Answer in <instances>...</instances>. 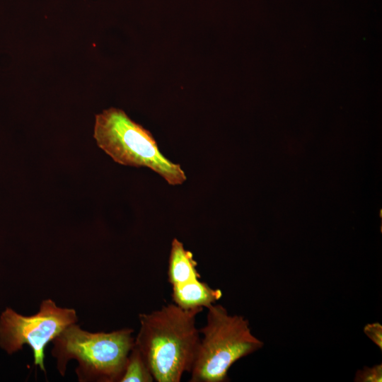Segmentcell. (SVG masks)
Returning <instances> with one entry per match:
<instances>
[{"instance_id": "6da1fadb", "label": "cell", "mask_w": 382, "mask_h": 382, "mask_svg": "<svg viewBox=\"0 0 382 382\" xmlns=\"http://www.w3.org/2000/svg\"><path fill=\"white\" fill-rule=\"evenodd\" d=\"M203 308L183 309L175 303L139 316L134 345L141 353L154 379L179 382L190 373L200 342L195 319Z\"/></svg>"}, {"instance_id": "7a4b0ae2", "label": "cell", "mask_w": 382, "mask_h": 382, "mask_svg": "<svg viewBox=\"0 0 382 382\" xmlns=\"http://www.w3.org/2000/svg\"><path fill=\"white\" fill-rule=\"evenodd\" d=\"M133 332L124 328L90 332L76 323L70 325L52 340V354L57 359L58 371L64 376L68 362L76 359L79 381H120L134 344Z\"/></svg>"}, {"instance_id": "3957f363", "label": "cell", "mask_w": 382, "mask_h": 382, "mask_svg": "<svg viewBox=\"0 0 382 382\" xmlns=\"http://www.w3.org/2000/svg\"><path fill=\"white\" fill-rule=\"evenodd\" d=\"M207 322L199 330L200 339L192 366L191 382H224L228 371L238 359L264 345L251 332L242 316L230 315L220 304L207 308Z\"/></svg>"}, {"instance_id": "277c9868", "label": "cell", "mask_w": 382, "mask_h": 382, "mask_svg": "<svg viewBox=\"0 0 382 382\" xmlns=\"http://www.w3.org/2000/svg\"><path fill=\"white\" fill-rule=\"evenodd\" d=\"M93 137L98 147L119 164L149 168L170 185L187 180L180 165L163 155L151 133L122 110L110 108L97 114Z\"/></svg>"}, {"instance_id": "5b68a950", "label": "cell", "mask_w": 382, "mask_h": 382, "mask_svg": "<svg viewBox=\"0 0 382 382\" xmlns=\"http://www.w3.org/2000/svg\"><path fill=\"white\" fill-rule=\"evenodd\" d=\"M77 320L74 309L59 307L51 299L43 300L39 311L30 316L7 307L0 316V347L11 354L21 350L24 345L30 346L35 365L45 371V347Z\"/></svg>"}, {"instance_id": "8992f818", "label": "cell", "mask_w": 382, "mask_h": 382, "mask_svg": "<svg viewBox=\"0 0 382 382\" xmlns=\"http://www.w3.org/2000/svg\"><path fill=\"white\" fill-rule=\"evenodd\" d=\"M172 291L174 303L186 310L207 308L222 296L220 289H212L199 279L173 285Z\"/></svg>"}, {"instance_id": "52a82bcc", "label": "cell", "mask_w": 382, "mask_h": 382, "mask_svg": "<svg viewBox=\"0 0 382 382\" xmlns=\"http://www.w3.org/2000/svg\"><path fill=\"white\" fill-rule=\"evenodd\" d=\"M197 262L192 253L186 250L182 242L173 238L168 260V280L173 286L199 279Z\"/></svg>"}, {"instance_id": "ba28073f", "label": "cell", "mask_w": 382, "mask_h": 382, "mask_svg": "<svg viewBox=\"0 0 382 382\" xmlns=\"http://www.w3.org/2000/svg\"><path fill=\"white\" fill-rule=\"evenodd\" d=\"M154 377L141 353L134 345L132 348L120 382H152Z\"/></svg>"}, {"instance_id": "9c48e42d", "label": "cell", "mask_w": 382, "mask_h": 382, "mask_svg": "<svg viewBox=\"0 0 382 382\" xmlns=\"http://www.w3.org/2000/svg\"><path fill=\"white\" fill-rule=\"evenodd\" d=\"M354 381L357 382H381L382 364H377L372 367H364L357 371Z\"/></svg>"}, {"instance_id": "30bf717a", "label": "cell", "mask_w": 382, "mask_h": 382, "mask_svg": "<svg viewBox=\"0 0 382 382\" xmlns=\"http://www.w3.org/2000/svg\"><path fill=\"white\" fill-rule=\"evenodd\" d=\"M366 335L382 349V325L378 323H369L364 328Z\"/></svg>"}]
</instances>
